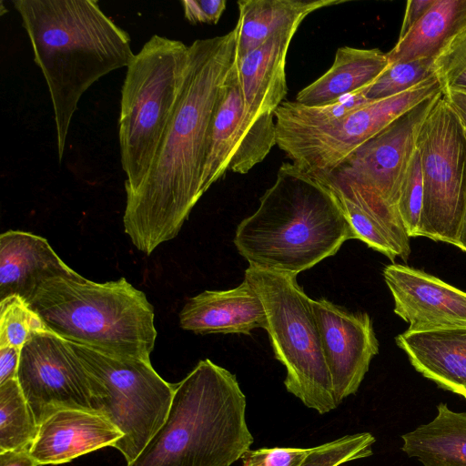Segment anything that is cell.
I'll return each mask as SVG.
<instances>
[{"mask_svg":"<svg viewBox=\"0 0 466 466\" xmlns=\"http://www.w3.org/2000/svg\"><path fill=\"white\" fill-rule=\"evenodd\" d=\"M237 60L236 32L197 39L174 111L139 186L127 194L125 232L150 255L177 237L203 196L202 172L219 95Z\"/></svg>","mask_w":466,"mask_h":466,"instance_id":"obj_1","label":"cell"},{"mask_svg":"<svg viewBox=\"0 0 466 466\" xmlns=\"http://www.w3.org/2000/svg\"><path fill=\"white\" fill-rule=\"evenodd\" d=\"M34 60L48 86L62 161L82 95L106 74L127 67L130 36L94 0H15Z\"/></svg>","mask_w":466,"mask_h":466,"instance_id":"obj_2","label":"cell"},{"mask_svg":"<svg viewBox=\"0 0 466 466\" xmlns=\"http://www.w3.org/2000/svg\"><path fill=\"white\" fill-rule=\"evenodd\" d=\"M357 235L328 187L291 162L279 167L234 244L249 266L297 277Z\"/></svg>","mask_w":466,"mask_h":466,"instance_id":"obj_3","label":"cell"},{"mask_svg":"<svg viewBox=\"0 0 466 466\" xmlns=\"http://www.w3.org/2000/svg\"><path fill=\"white\" fill-rule=\"evenodd\" d=\"M236 376L208 359L176 384L163 425L127 466H231L250 450Z\"/></svg>","mask_w":466,"mask_h":466,"instance_id":"obj_4","label":"cell"},{"mask_svg":"<svg viewBox=\"0 0 466 466\" xmlns=\"http://www.w3.org/2000/svg\"><path fill=\"white\" fill-rule=\"evenodd\" d=\"M32 309L47 330L75 344L127 359L150 360L157 330L146 294L125 278L97 283L80 274L44 282Z\"/></svg>","mask_w":466,"mask_h":466,"instance_id":"obj_5","label":"cell"},{"mask_svg":"<svg viewBox=\"0 0 466 466\" xmlns=\"http://www.w3.org/2000/svg\"><path fill=\"white\" fill-rule=\"evenodd\" d=\"M188 46L152 35L127 67L121 88L119 145L126 193L146 176L180 91Z\"/></svg>","mask_w":466,"mask_h":466,"instance_id":"obj_6","label":"cell"},{"mask_svg":"<svg viewBox=\"0 0 466 466\" xmlns=\"http://www.w3.org/2000/svg\"><path fill=\"white\" fill-rule=\"evenodd\" d=\"M246 279L260 298L275 358L285 367L286 390L319 414L338 403L325 360L311 299L296 277L251 266Z\"/></svg>","mask_w":466,"mask_h":466,"instance_id":"obj_7","label":"cell"},{"mask_svg":"<svg viewBox=\"0 0 466 466\" xmlns=\"http://www.w3.org/2000/svg\"><path fill=\"white\" fill-rule=\"evenodd\" d=\"M70 344L88 374L93 410L123 433L113 447L127 464L133 461L166 420L176 385L164 380L150 360Z\"/></svg>","mask_w":466,"mask_h":466,"instance_id":"obj_8","label":"cell"},{"mask_svg":"<svg viewBox=\"0 0 466 466\" xmlns=\"http://www.w3.org/2000/svg\"><path fill=\"white\" fill-rule=\"evenodd\" d=\"M424 186L417 237L456 245L466 208L465 128L443 94L417 140Z\"/></svg>","mask_w":466,"mask_h":466,"instance_id":"obj_9","label":"cell"},{"mask_svg":"<svg viewBox=\"0 0 466 466\" xmlns=\"http://www.w3.org/2000/svg\"><path fill=\"white\" fill-rule=\"evenodd\" d=\"M440 92L441 84L434 76L397 96L370 101L327 127L277 136V146L305 172L324 176L399 116Z\"/></svg>","mask_w":466,"mask_h":466,"instance_id":"obj_10","label":"cell"},{"mask_svg":"<svg viewBox=\"0 0 466 466\" xmlns=\"http://www.w3.org/2000/svg\"><path fill=\"white\" fill-rule=\"evenodd\" d=\"M442 94L399 116L329 174L350 184L363 198L383 201L398 212L400 188L416 152L420 127Z\"/></svg>","mask_w":466,"mask_h":466,"instance_id":"obj_11","label":"cell"},{"mask_svg":"<svg viewBox=\"0 0 466 466\" xmlns=\"http://www.w3.org/2000/svg\"><path fill=\"white\" fill-rule=\"evenodd\" d=\"M17 380L39 425L63 409L94 411L88 374L69 341L44 329L21 349Z\"/></svg>","mask_w":466,"mask_h":466,"instance_id":"obj_12","label":"cell"},{"mask_svg":"<svg viewBox=\"0 0 466 466\" xmlns=\"http://www.w3.org/2000/svg\"><path fill=\"white\" fill-rule=\"evenodd\" d=\"M277 146L274 114L257 116L245 106L236 63L213 116L202 172L205 193L227 171L247 174Z\"/></svg>","mask_w":466,"mask_h":466,"instance_id":"obj_13","label":"cell"},{"mask_svg":"<svg viewBox=\"0 0 466 466\" xmlns=\"http://www.w3.org/2000/svg\"><path fill=\"white\" fill-rule=\"evenodd\" d=\"M311 308L340 404L359 390L379 352V342L368 313L350 312L324 298L311 299Z\"/></svg>","mask_w":466,"mask_h":466,"instance_id":"obj_14","label":"cell"},{"mask_svg":"<svg viewBox=\"0 0 466 466\" xmlns=\"http://www.w3.org/2000/svg\"><path fill=\"white\" fill-rule=\"evenodd\" d=\"M394 312L408 329L466 325V292L423 270L393 263L383 269Z\"/></svg>","mask_w":466,"mask_h":466,"instance_id":"obj_15","label":"cell"},{"mask_svg":"<svg viewBox=\"0 0 466 466\" xmlns=\"http://www.w3.org/2000/svg\"><path fill=\"white\" fill-rule=\"evenodd\" d=\"M122 437L123 433L99 413L63 409L39 424L29 451L39 465H56L114 446Z\"/></svg>","mask_w":466,"mask_h":466,"instance_id":"obj_16","label":"cell"},{"mask_svg":"<svg viewBox=\"0 0 466 466\" xmlns=\"http://www.w3.org/2000/svg\"><path fill=\"white\" fill-rule=\"evenodd\" d=\"M77 275L46 238L21 230L1 234L0 299L16 295L29 303L46 280Z\"/></svg>","mask_w":466,"mask_h":466,"instance_id":"obj_17","label":"cell"},{"mask_svg":"<svg viewBox=\"0 0 466 466\" xmlns=\"http://www.w3.org/2000/svg\"><path fill=\"white\" fill-rule=\"evenodd\" d=\"M179 325L197 334H250L265 329L266 311L249 282L244 279L236 288L206 290L189 299L179 313Z\"/></svg>","mask_w":466,"mask_h":466,"instance_id":"obj_18","label":"cell"},{"mask_svg":"<svg viewBox=\"0 0 466 466\" xmlns=\"http://www.w3.org/2000/svg\"><path fill=\"white\" fill-rule=\"evenodd\" d=\"M396 343L419 373L466 400V325L407 329Z\"/></svg>","mask_w":466,"mask_h":466,"instance_id":"obj_19","label":"cell"},{"mask_svg":"<svg viewBox=\"0 0 466 466\" xmlns=\"http://www.w3.org/2000/svg\"><path fill=\"white\" fill-rule=\"evenodd\" d=\"M297 30L279 34L237 57L236 67L246 108L254 116L274 114L288 93L286 59Z\"/></svg>","mask_w":466,"mask_h":466,"instance_id":"obj_20","label":"cell"},{"mask_svg":"<svg viewBox=\"0 0 466 466\" xmlns=\"http://www.w3.org/2000/svg\"><path fill=\"white\" fill-rule=\"evenodd\" d=\"M345 0H240L236 32L237 57L262 46L269 38L298 30L311 13Z\"/></svg>","mask_w":466,"mask_h":466,"instance_id":"obj_21","label":"cell"},{"mask_svg":"<svg viewBox=\"0 0 466 466\" xmlns=\"http://www.w3.org/2000/svg\"><path fill=\"white\" fill-rule=\"evenodd\" d=\"M387 55L378 48L341 46L328 71L297 95L298 103L320 106L370 85L387 68Z\"/></svg>","mask_w":466,"mask_h":466,"instance_id":"obj_22","label":"cell"},{"mask_svg":"<svg viewBox=\"0 0 466 466\" xmlns=\"http://www.w3.org/2000/svg\"><path fill=\"white\" fill-rule=\"evenodd\" d=\"M401 450L422 466H466V411L437 406L429 422L401 435Z\"/></svg>","mask_w":466,"mask_h":466,"instance_id":"obj_23","label":"cell"},{"mask_svg":"<svg viewBox=\"0 0 466 466\" xmlns=\"http://www.w3.org/2000/svg\"><path fill=\"white\" fill-rule=\"evenodd\" d=\"M466 29V0H434L419 22L388 53L389 64L436 59Z\"/></svg>","mask_w":466,"mask_h":466,"instance_id":"obj_24","label":"cell"},{"mask_svg":"<svg viewBox=\"0 0 466 466\" xmlns=\"http://www.w3.org/2000/svg\"><path fill=\"white\" fill-rule=\"evenodd\" d=\"M38 428L17 379L0 384V452L30 450Z\"/></svg>","mask_w":466,"mask_h":466,"instance_id":"obj_25","label":"cell"},{"mask_svg":"<svg viewBox=\"0 0 466 466\" xmlns=\"http://www.w3.org/2000/svg\"><path fill=\"white\" fill-rule=\"evenodd\" d=\"M321 181V180H319ZM332 192L344 216L357 235V239L382 253L391 261L400 257V251L380 222L346 188L321 181Z\"/></svg>","mask_w":466,"mask_h":466,"instance_id":"obj_26","label":"cell"},{"mask_svg":"<svg viewBox=\"0 0 466 466\" xmlns=\"http://www.w3.org/2000/svg\"><path fill=\"white\" fill-rule=\"evenodd\" d=\"M434 76L435 59L421 58L389 64L378 78L368 86L366 96L371 101L391 97Z\"/></svg>","mask_w":466,"mask_h":466,"instance_id":"obj_27","label":"cell"},{"mask_svg":"<svg viewBox=\"0 0 466 466\" xmlns=\"http://www.w3.org/2000/svg\"><path fill=\"white\" fill-rule=\"evenodd\" d=\"M46 329L30 304L19 296L0 299V347L22 349L30 336Z\"/></svg>","mask_w":466,"mask_h":466,"instance_id":"obj_28","label":"cell"},{"mask_svg":"<svg viewBox=\"0 0 466 466\" xmlns=\"http://www.w3.org/2000/svg\"><path fill=\"white\" fill-rule=\"evenodd\" d=\"M375 437L370 432L345 435L310 448L300 466H340L373 454Z\"/></svg>","mask_w":466,"mask_h":466,"instance_id":"obj_29","label":"cell"},{"mask_svg":"<svg viewBox=\"0 0 466 466\" xmlns=\"http://www.w3.org/2000/svg\"><path fill=\"white\" fill-rule=\"evenodd\" d=\"M424 186L418 149L405 173L397 202V210L409 238H417L423 208Z\"/></svg>","mask_w":466,"mask_h":466,"instance_id":"obj_30","label":"cell"},{"mask_svg":"<svg viewBox=\"0 0 466 466\" xmlns=\"http://www.w3.org/2000/svg\"><path fill=\"white\" fill-rule=\"evenodd\" d=\"M435 71L443 94L466 95V29L435 59Z\"/></svg>","mask_w":466,"mask_h":466,"instance_id":"obj_31","label":"cell"},{"mask_svg":"<svg viewBox=\"0 0 466 466\" xmlns=\"http://www.w3.org/2000/svg\"><path fill=\"white\" fill-rule=\"evenodd\" d=\"M310 448H263L248 450L242 456V466H300Z\"/></svg>","mask_w":466,"mask_h":466,"instance_id":"obj_32","label":"cell"},{"mask_svg":"<svg viewBox=\"0 0 466 466\" xmlns=\"http://www.w3.org/2000/svg\"><path fill=\"white\" fill-rule=\"evenodd\" d=\"M184 16L190 24L216 25L222 16L226 0H182Z\"/></svg>","mask_w":466,"mask_h":466,"instance_id":"obj_33","label":"cell"},{"mask_svg":"<svg viewBox=\"0 0 466 466\" xmlns=\"http://www.w3.org/2000/svg\"><path fill=\"white\" fill-rule=\"evenodd\" d=\"M20 357V348L0 347V384L17 379Z\"/></svg>","mask_w":466,"mask_h":466,"instance_id":"obj_34","label":"cell"},{"mask_svg":"<svg viewBox=\"0 0 466 466\" xmlns=\"http://www.w3.org/2000/svg\"><path fill=\"white\" fill-rule=\"evenodd\" d=\"M434 0H409L399 38L403 37L427 12Z\"/></svg>","mask_w":466,"mask_h":466,"instance_id":"obj_35","label":"cell"},{"mask_svg":"<svg viewBox=\"0 0 466 466\" xmlns=\"http://www.w3.org/2000/svg\"><path fill=\"white\" fill-rule=\"evenodd\" d=\"M0 466H40L29 450L0 452Z\"/></svg>","mask_w":466,"mask_h":466,"instance_id":"obj_36","label":"cell"},{"mask_svg":"<svg viewBox=\"0 0 466 466\" xmlns=\"http://www.w3.org/2000/svg\"><path fill=\"white\" fill-rule=\"evenodd\" d=\"M450 106L457 114L463 126L466 127V95L457 92L443 94Z\"/></svg>","mask_w":466,"mask_h":466,"instance_id":"obj_37","label":"cell"},{"mask_svg":"<svg viewBox=\"0 0 466 466\" xmlns=\"http://www.w3.org/2000/svg\"><path fill=\"white\" fill-rule=\"evenodd\" d=\"M455 246L466 252V208L464 211L460 232L458 235L457 243Z\"/></svg>","mask_w":466,"mask_h":466,"instance_id":"obj_38","label":"cell"},{"mask_svg":"<svg viewBox=\"0 0 466 466\" xmlns=\"http://www.w3.org/2000/svg\"><path fill=\"white\" fill-rule=\"evenodd\" d=\"M464 128H465V134H466V127H464Z\"/></svg>","mask_w":466,"mask_h":466,"instance_id":"obj_39","label":"cell"}]
</instances>
